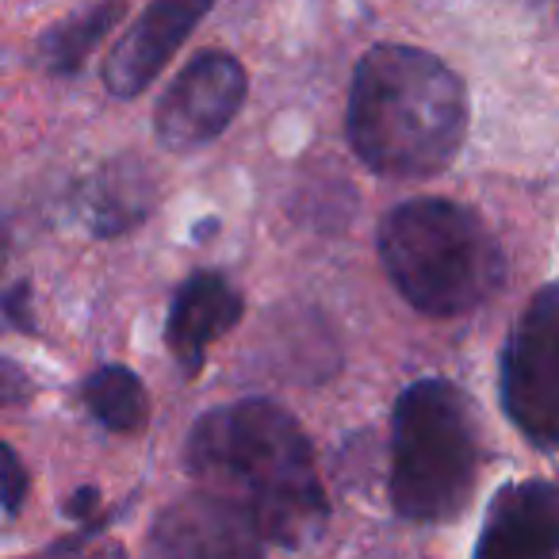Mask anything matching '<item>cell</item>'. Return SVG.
Here are the masks:
<instances>
[{
  "label": "cell",
  "mask_w": 559,
  "mask_h": 559,
  "mask_svg": "<svg viewBox=\"0 0 559 559\" xmlns=\"http://www.w3.org/2000/svg\"><path fill=\"white\" fill-rule=\"evenodd\" d=\"M185 467L203 495L246 513L280 548H307L330 518L304 426L269 399L215 406L192 426Z\"/></svg>",
  "instance_id": "cell-1"
},
{
  "label": "cell",
  "mask_w": 559,
  "mask_h": 559,
  "mask_svg": "<svg viewBox=\"0 0 559 559\" xmlns=\"http://www.w3.org/2000/svg\"><path fill=\"white\" fill-rule=\"evenodd\" d=\"M467 96L437 55L403 43L372 47L349 88L353 154L380 177L441 173L464 146Z\"/></svg>",
  "instance_id": "cell-2"
},
{
  "label": "cell",
  "mask_w": 559,
  "mask_h": 559,
  "mask_svg": "<svg viewBox=\"0 0 559 559\" xmlns=\"http://www.w3.org/2000/svg\"><path fill=\"white\" fill-rule=\"evenodd\" d=\"M380 257L399 296L433 319L483 307L506 276V257L487 223L437 195L406 200L383 215Z\"/></svg>",
  "instance_id": "cell-3"
},
{
  "label": "cell",
  "mask_w": 559,
  "mask_h": 559,
  "mask_svg": "<svg viewBox=\"0 0 559 559\" xmlns=\"http://www.w3.org/2000/svg\"><path fill=\"white\" fill-rule=\"evenodd\" d=\"M479 475V426L467 395L449 380H418L391 418V506L406 521H452Z\"/></svg>",
  "instance_id": "cell-4"
},
{
  "label": "cell",
  "mask_w": 559,
  "mask_h": 559,
  "mask_svg": "<svg viewBox=\"0 0 559 559\" xmlns=\"http://www.w3.org/2000/svg\"><path fill=\"white\" fill-rule=\"evenodd\" d=\"M502 411L528 444L559 449V284H544L502 349Z\"/></svg>",
  "instance_id": "cell-5"
},
{
  "label": "cell",
  "mask_w": 559,
  "mask_h": 559,
  "mask_svg": "<svg viewBox=\"0 0 559 559\" xmlns=\"http://www.w3.org/2000/svg\"><path fill=\"white\" fill-rule=\"evenodd\" d=\"M246 100V70L226 50H203L157 100V139L177 154L207 146L230 127Z\"/></svg>",
  "instance_id": "cell-6"
},
{
  "label": "cell",
  "mask_w": 559,
  "mask_h": 559,
  "mask_svg": "<svg viewBox=\"0 0 559 559\" xmlns=\"http://www.w3.org/2000/svg\"><path fill=\"white\" fill-rule=\"evenodd\" d=\"M146 559H264V536L246 513L195 490L157 513Z\"/></svg>",
  "instance_id": "cell-7"
},
{
  "label": "cell",
  "mask_w": 559,
  "mask_h": 559,
  "mask_svg": "<svg viewBox=\"0 0 559 559\" xmlns=\"http://www.w3.org/2000/svg\"><path fill=\"white\" fill-rule=\"evenodd\" d=\"M475 559H559V487L544 479L510 483L483 521Z\"/></svg>",
  "instance_id": "cell-8"
},
{
  "label": "cell",
  "mask_w": 559,
  "mask_h": 559,
  "mask_svg": "<svg viewBox=\"0 0 559 559\" xmlns=\"http://www.w3.org/2000/svg\"><path fill=\"white\" fill-rule=\"evenodd\" d=\"M207 0H157V4H150L127 27V35L111 47L108 62H104L108 93L123 96V100L139 96L177 55L180 43L192 35V27L207 16Z\"/></svg>",
  "instance_id": "cell-9"
},
{
  "label": "cell",
  "mask_w": 559,
  "mask_h": 559,
  "mask_svg": "<svg viewBox=\"0 0 559 559\" xmlns=\"http://www.w3.org/2000/svg\"><path fill=\"white\" fill-rule=\"evenodd\" d=\"M241 319V296L226 284L218 272H192L177 288L165 322V342L177 365L188 376L203 368V353L211 342L234 330Z\"/></svg>",
  "instance_id": "cell-10"
},
{
  "label": "cell",
  "mask_w": 559,
  "mask_h": 559,
  "mask_svg": "<svg viewBox=\"0 0 559 559\" xmlns=\"http://www.w3.org/2000/svg\"><path fill=\"white\" fill-rule=\"evenodd\" d=\"M81 207H85V223L96 238H116V234L134 230L154 207V185H150L146 165L134 157L104 162L81 188Z\"/></svg>",
  "instance_id": "cell-11"
},
{
  "label": "cell",
  "mask_w": 559,
  "mask_h": 559,
  "mask_svg": "<svg viewBox=\"0 0 559 559\" xmlns=\"http://www.w3.org/2000/svg\"><path fill=\"white\" fill-rule=\"evenodd\" d=\"M85 406L104 429L111 433H134L146 426V388L123 365H104L85 380Z\"/></svg>",
  "instance_id": "cell-12"
},
{
  "label": "cell",
  "mask_w": 559,
  "mask_h": 559,
  "mask_svg": "<svg viewBox=\"0 0 559 559\" xmlns=\"http://www.w3.org/2000/svg\"><path fill=\"white\" fill-rule=\"evenodd\" d=\"M123 16V4H88L73 16L58 20L39 39V58L50 73H73L88 58V50L111 32V24Z\"/></svg>",
  "instance_id": "cell-13"
},
{
  "label": "cell",
  "mask_w": 559,
  "mask_h": 559,
  "mask_svg": "<svg viewBox=\"0 0 559 559\" xmlns=\"http://www.w3.org/2000/svg\"><path fill=\"white\" fill-rule=\"evenodd\" d=\"M27 487H32V475H27L24 460L16 456L12 444L0 441V506L9 518H16L27 502Z\"/></svg>",
  "instance_id": "cell-14"
},
{
  "label": "cell",
  "mask_w": 559,
  "mask_h": 559,
  "mask_svg": "<svg viewBox=\"0 0 559 559\" xmlns=\"http://www.w3.org/2000/svg\"><path fill=\"white\" fill-rule=\"evenodd\" d=\"M27 395H32V380L16 365H0V406L24 403Z\"/></svg>",
  "instance_id": "cell-15"
},
{
  "label": "cell",
  "mask_w": 559,
  "mask_h": 559,
  "mask_svg": "<svg viewBox=\"0 0 559 559\" xmlns=\"http://www.w3.org/2000/svg\"><path fill=\"white\" fill-rule=\"evenodd\" d=\"M27 296H32V288H27V284H16V288H12L9 296H4V314H9V319L16 322L20 330H32V314L24 311Z\"/></svg>",
  "instance_id": "cell-16"
},
{
  "label": "cell",
  "mask_w": 559,
  "mask_h": 559,
  "mask_svg": "<svg viewBox=\"0 0 559 559\" xmlns=\"http://www.w3.org/2000/svg\"><path fill=\"white\" fill-rule=\"evenodd\" d=\"M96 506H100V490H96V487H81L78 495L66 502V513H70V518L88 521V513H93Z\"/></svg>",
  "instance_id": "cell-17"
},
{
  "label": "cell",
  "mask_w": 559,
  "mask_h": 559,
  "mask_svg": "<svg viewBox=\"0 0 559 559\" xmlns=\"http://www.w3.org/2000/svg\"><path fill=\"white\" fill-rule=\"evenodd\" d=\"M93 559H123V548H104V551H96Z\"/></svg>",
  "instance_id": "cell-18"
}]
</instances>
